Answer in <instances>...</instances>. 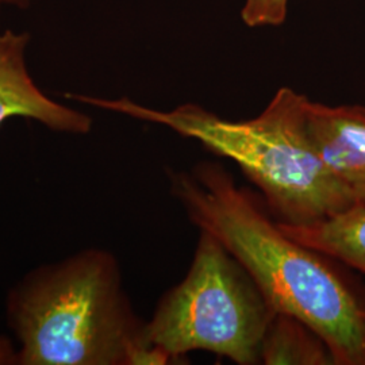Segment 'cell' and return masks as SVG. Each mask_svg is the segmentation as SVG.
Segmentation results:
<instances>
[{"label": "cell", "mask_w": 365, "mask_h": 365, "mask_svg": "<svg viewBox=\"0 0 365 365\" xmlns=\"http://www.w3.org/2000/svg\"><path fill=\"white\" fill-rule=\"evenodd\" d=\"M260 364L334 365L327 342L299 318L274 314L260 348Z\"/></svg>", "instance_id": "obj_8"}, {"label": "cell", "mask_w": 365, "mask_h": 365, "mask_svg": "<svg viewBox=\"0 0 365 365\" xmlns=\"http://www.w3.org/2000/svg\"><path fill=\"white\" fill-rule=\"evenodd\" d=\"M27 33H0V126L11 118L36 120L49 130L86 135L92 118L56 102L39 88L26 64Z\"/></svg>", "instance_id": "obj_5"}, {"label": "cell", "mask_w": 365, "mask_h": 365, "mask_svg": "<svg viewBox=\"0 0 365 365\" xmlns=\"http://www.w3.org/2000/svg\"><path fill=\"white\" fill-rule=\"evenodd\" d=\"M16 365H133L150 342L131 306L117 257L88 248L42 264L10 288Z\"/></svg>", "instance_id": "obj_3"}, {"label": "cell", "mask_w": 365, "mask_h": 365, "mask_svg": "<svg viewBox=\"0 0 365 365\" xmlns=\"http://www.w3.org/2000/svg\"><path fill=\"white\" fill-rule=\"evenodd\" d=\"M288 0H245L242 19L250 27L279 26L286 21Z\"/></svg>", "instance_id": "obj_9"}, {"label": "cell", "mask_w": 365, "mask_h": 365, "mask_svg": "<svg viewBox=\"0 0 365 365\" xmlns=\"http://www.w3.org/2000/svg\"><path fill=\"white\" fill-rule=\"evenodd\" d=\"M33 1H37V0H0V11L6 6H15V7L26 9Z\"/></svg>", "instance_id": "obj_11"}, {"label": "cell", "mask_w": 365, "mask_h": 365, "mask_svg": "<svg viewBox=\"0 0 365 365\" xmlns=\"http://www.w3.org/2000/svg\"><path fill=\"white\" fill-rule=\"evenodd\" d=\"M307 126L327 167L365 200V107L309 101Z\"/></svg>", "instance_id": "obj_6"}, {"label": "cell", "mask_w": 365, "mask_h": 365, "mask_svg": "<svg viewBox=\"0 0 365 365\" xmlns=\"http://www.w3.org/2000/svg\"><path fill=\"white\" fill-rule=\"evenodd\" d=\"M279 225L300 244L365 276V202L324 221L299 226L283 222Z\"/></svg>", "instance_id": "obj_7"}, {"label": "cell", "mask_w": 365, "mask_h": 365, "mask_svg": "<svg viewBox=\"0 0 365 365\" xmlns=\"http://www.w3.org/2000/svg\"><path fill=\"white\" fill-rule=\"evenodd\" d=\"M66 98L165 126L235 163L259 187L267 209L288 225L324 221L365 200L327 167L307 126L309 98L283 87L260 115L230 120L187 103L160 111L128 98Z\"/></svg>", "instance_id": "obj_2"}, {"label": "cell", "mask_w": 365, "mask_h": 365, "mask_svg": "<svg viewBox=\"0 0 365 365\" xmlns=\"http://www.w3.org/2000/svg\"><path fill=\"white\" fill-rule=\"evenodd\" d=\"M0 365H16V348L4 336H0Z\"/></svg>", "instance_id": "obj_10"}, {"label": "cell", "mask_w": 365, "mask_h": 365, "mask_svg": "<svg viewBox=\"0 0 365 365\" xmlns=\"http://www.w3.org/2000/svg\"><path fill=\"white\" fill-rule=\"evenodd\" d=\"M274 314L240 261L214 235L199 232L188 272L160 298L145 337L175 363L203 351L238 365L260 364Z\"/></svg>", "instance_id": "obj_4"}, {"label": "cell", "mask_w": 365, "mask_h": 365, "mask_svg": "<svg viewBox=\"0 0 365 365\" xmlns=\"http://www.w3.org/2000/svg\"><path fill=\"white\" fill-rule=\"evenodd\" d=\"M168 178L188 220L240 261L276 313L315 330L334 365H365V295L333 259L286 235L265 203L218 163L202 161Z\"/></svg>", "instance_id": "obj_1"}]
</instances>
